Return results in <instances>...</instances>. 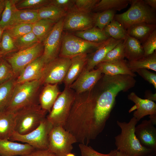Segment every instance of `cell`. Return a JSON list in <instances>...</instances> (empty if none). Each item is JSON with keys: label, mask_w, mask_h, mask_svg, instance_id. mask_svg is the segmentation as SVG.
I'll list each match as a JSON object with an SVG mask.
<instances>
[{"label": "cell", "mask_w": 156, "mask_h": 156, "mask_svg": "<svg viewBox=\"0 0 156 156\" xmlns=\"http://www.w3.org/2000/svg\"><path fill=\"white\" fill-rule=\"evenodd\" d=\"M97 97L95 86L90 91L76 94L64 127L77 142L88 145L102 132L96 116Z\"/></svg>", "instance_id": "1"}, {"label": "cell", "mask_w": 156, "mask_h": 156, "mask_svg": "<svg viewBox=\"0 0 156 156\" xmlns=\"http://www.w3.org/2000/svg\"><path fill=\"white\" fill-rule=\"evenodd\" d=\"M138 122L134 117L128 122L117 120L121 131L114 138L116 149L129 156H148L156 153L142 146L136 137L135 130Z\"/></svg>", "instance_id": "2"}, {"label": "cell", "mask_w": 156, "mask_h": 156, "mask_svg": "<svg viewBox=\"0 0 156 156\" xmlns=\"http://www.w3.org/2000/svg\"><path fill=\"white\" fill-rule=\"evenodd\" d=\"M43 85L40 79L16 84L5 110L15 113L23 109L40 104L39 96Z\"/></svg>", "instance_id": "3"}, {"label": "cell", "mask_w": 156, "mask_h": 156, "mask_svg": "<svg viewBox=\"0 0 156 156\" xmlns=\"http://www.w3.org/2000/svg\"><path fill=\"white\" fill-rule=\"evenodd\" d=\"M130 8L126 12L116 14L114 19L124 29L137 23H146L156 24L155 11L146 5L143 0H130Z\"/></svg>", "instance_id": "4"}, {"label": "cell", "mask_w": 156, "mask_h": 156, "mask_svg": "<svg viewBox=\"0 0 156 156\" xmlns=\"http://www.w3.org/2000/svg\"><path fill=\"white\" fill-rule=\"evenodd\" d=\"M47 112L39 104L23 109L15 113V132L24 135L31 131L45 119Z\"/></svg>", "instance_id": "5"}, {"label": "cell", "mask_w": 156, "mask_h": 156, "mask_svg": "<svg viewBox=\"0 0 156 156\" xmlns=\"http://www.w3.org/2000/svg\"><path fill=\"white\" fill-rule=\"evenodd\" d=\"M76 93L72 89L65 87L58 96L46 118L53 126L63 127L68 116Z\"/></svg>", "instance_id": "6"}, {"label": "cell", "mask_w": 156, "mask_h": 156, "mask_svg": "<svg viewBox=\"0 0 156 156\" xmlns=\"http://www.w3.org/2000/svg\"><path fill=\"white\" fill-rule=\"evenodd\" d=\"M77 142L75 137L63 127L54 126L49 134L48 149L57 156H66Z\"/></svg>", "instance_id": "7"}, {"label": "cell", "mask_w": 156, "mask_h": 156, "mask_svg": "<svg viewBox=\"0 0 156 156\" xmlns=\"http://www.w3.org/2000/svg\"><path fill=\"white\" fill-rule=\"evenodd\" d=\"M53 127L46 118L36 128L31 131L24 135L15 132L9 140L25 143L36 149H48L49 134Z\"/></svg>", "instance_id": "8"}, {"label": "cell", "mask_w": 156, "mask_h": 156, "mask_svg": "<svg viewBox=\"0 0 156 156\" xmlns=\"http://www.w3.org/2000/svg\"><path fill=\"white\" fill-rule=\"evenodd\" d=\"M104 42L94 43L87 41L69 33L63 35L59 57L71 58L95 51Z\"/></svg>", "instance_id": "9"}, {"label": "cell", "mask_w": 156, "mask_h": 156, "mask_svg": "<svg viewBox=\"0 0 156 156\" xmlns=\"http://www.w3.org/2000/svg\"><path fill=\"white\" fill-rule=\"evenodd\" d=\"M44 50L43 43L41 42L28 48L8 55L4 58L10 65L17 77L27 66L42 55Z\"/></svg>", "instance_id": "10"}, {"label": "cell", "mask_w": 156, "mask_h": 156, "mask_svg": "<svg viewBox=\"0 0 156 156\" xmlns=\"http://www.w3.org/2000/svg\"><path fill=\"white\" fill-rule=\"evenodd\" d=\"M71 62V58L58 57L45 64L40 79L42 84H58L63 81Z\"/></svg>", "instance_id": "11"}, {"label": "cell", "mask_w": 156, "mask_h": 156, "mask_svg": "<svg viewBox=\"0 0 156 156\" xmlns=\"http://www.w3.org/2000/svg\"><path fill=\"white\" fill-rule=\"evenodd\" d=\"M64 17L55 23L42 42L44 50L42 57L45 64L59 56L63 35Z\"/></svg>", "instance_id": "12"}, {"label": "cell", "mask_w": 156, "mask_h": 156, "mask_svg": "<svg viewBox=\"0 0 156 156\" xmlns=\"http://www.w3.org/2000/svg\"><path fill=\"white\" fill-rule=\"evenodd\" d=\"M94 26L93 13L73 9L68 12L64 17L63 30L77 32Z\"/></svg>", "instance_id": "13"}, {"label": "cell", "mask_w": 156, "mask_h": 156, "mask_svg": "<svg viewBox=\"0 0 156 156\" xmlns=\"http://www.w3.org/2000/svg\"><path fill=\"white\" fill-rule=\"evenodd\" d=\"M101 70L97 68L90 70L84 69L76 80L69 87L76 94L92 90L103 76Z\"/></svg>", "instance_id": "14"}, {"label": "cell", "mask_w": 156, "mask_h": 156, "mask_svg": "<svg viewBox=\"0 0 156 156\" xmlns=\"http://www.w3.org/2000/svg\"><path fill=\"white\" fill-rule=\"evenodd\" d=\"M150 120H145L136 125L135 132L141 144L156 152V128Z\"/></svg>", "instance_id": "15"}, {"label": "cell", "mask_w": 156, "mask_h": 156, "mask_svg": "<svg viewBox=\"0 0 156 156\" xmlns=\"http://www.w3.org/2000/svg\"><path fill=\"white\" fill-rule=\"evenodd\" d=\"M128 99L135 103L129 112L136 109L133 115L138 122L145 116L156 115V104L154 101L142 99L134 92H131L128 95Z\"/></svg>", "instance_id": "16"}, {"label": "cell", "mask_w": 156, "mask_h": 156, "mask_svg": "<svg viewBox=\"0 0 156 156\" xmlns=\"http://www.w3.org/2000/svg\"><path fill=\"white\" fill-rule=\"evenodd\" d=\"M45 64L42 56L27 66L20 73L16 79V84L40 79Z\"/></svg>", "instance_id": "17"}, {"label": "cell", "mask_w": 156, "mask_h": 156, "mask_svg": "<svg viewBox=\"0 0 156 156\" xmlns=\"http://www.w3.org/2000/svg\"><path fill=\"white\" fill-rule=\"evenodd\" d=\"M122 40H116L110 38L92 53L88 55L86 63L84 68L90 70L101 62L107 53Z\"/></svg>", "instance_id": "18"}, {"label": "cell", "mask_w": 156, "mask_h": 156, "mask_svg": "<svg viewBox=\"0 0 156 156\" xmlns=\"http://www.w3.org/2000/svg\"><path fill=\"white\" fill-rule=\"evenodd\" d=\"M96 66L103 75L109 76L127 75L134 77L136 74L129 68L128 61L125 59L112 62H101Z\"/></svg>", "instance_id": "19"}, {"label": "cell", "mask_w": 156, "mask_h": 156, "mask_svg": "<svg viewBox=\"0 0 156 156\" xmlns=\"http://www.w3.org/2000/svg\"><path fill=\"white\" fill-rule=\"evenodd\" d=\"M35 149L29 144L0 139V156H25Z\"/></svg>", "instance_id": "20"}, {"label": "cell", "mask_w": 156, "mask_h": 156, "mask_svg": "<svg viewBox=\"0 0 156 156\" xmlns=\"http://www.w3.org/2000/svg\"><path fill=\"white\" fill-rule=\"evenodd\" d=\"M88 56L84 53L71 58L70 64L63 81L65 87H69L80 75L86 66Z\"/></svg>", "instance_id": "21"}, {"label": "cell", "mask_w": 156, "mask_h": 156, "mask_svg": "<svg viewBox=\"0 0 156 156\" xmlns=\"http://www.w3.org/2000/svg\"><path fill=\"white\" fill-rule=\"evenodd\" d=\"M57 84H47L42 87L39 96V102L42 108L49 112L61 92Z\"/></svg>", "instance_id": "22"}, {"label": "cell", "mask_w": 156, "mask_h": 156, "mask_svg": "<svg viewBox=\"0 0 156 156\" xmlns=\"http://www.w3.org/2000/svg\"><path fill=\"white\" fill-rule=\"evenodd\" d=\"M15 114L5 110L0 112V139L9 140L15 132Z\"/></svg>", "instance_id": "23"}, {"label": "cell", "mask_w": 156, "mask_h": 156, "mask_svg": "<svg viewBox=\"0 0 156 156\" xmlns=\"http://www.w3.org/2000/svg\"><path fill=\"white\" fill-rule=\"evenodd\" d=\"M124 42L125 57L128 62L136 60L144 55L142 46L137 39L127 34Z\"/></svg>", "instance_id": "24"}, {"label": "cell", "mask_w": 156, "mask_h": 156, "mask_svg": "<svg viewBox=\"0 0 156 156\" xmlns=\"http://www.w3.org/2000/svg\"><path fill=\"white\" fill-rule=\"evenodd\" d=\"M156 29V24L141 23L133 24L126 30L127 35L137 39L142 44Z\"/></svg>", "instance_id": "25"}, {"label": "cell", "mask_w": 156, "mask_h": 156, "mask_svg": "<svg viewBox=\"0 0 156 156\" xmlns=\"http://www.w3.org/2000/svg\"><path fill=\"white\" fill-rule=\"evenodd\" d=\"M74 35L87 41L97 43L104 42L110 38L103 30L95 26L85 30L76 32Z\"/></svg>", "instance_id": "26"}, {"label": "cell", "mask_w": 156, "mask_h": 156, "mask_svg": "<svg viewBox=\"0 0 156 156\" xmlns=\"http://www.w3.org/2000/svg\"><path fill=\"white\" fill-rule=\"evenodd\" d=\"M38 20V10H18L16 9L14 12L8 27L21 23L33 24Z\"/></svg>", "instance_id": "27"}, {"label": "cell", "mask_w": 156, "mask_h": 156, "mask_svg": "<svg viewBox=\"0 0 156 156\" xmlns=\"http://www.w3.org/2000/svg\"><path fill=\"white\" fill-rule=\"evenodd\" d=\"M128 64L129 68L133 72L136 70L142 68L151 69L156 71V52L148 55H144L136 60L128 61Z\"/></svg>", "instance_id": "28"}, {"label": "cell", "mask_w": 156, "mask_h": 156, "mask_svg": "<svg viewBox=\"0 0 156 156\" xmlns=\"http://www.w3.org/2000/svg\"><path fill=\"white\" fill-rule=\"evenodd\" d=\"M56 23L47 19H41L33 24L32 32L40 42H43Z\"/></svg>", "instance_id": "29"}, {"label": "cell", "mask_w": 156, "mask_h": 156, "mask_svg": "<svg viewBox=\"0 0 156 156\" xmlns=\"http://www.w3.org/2000/svg\"><path fill=\"white\" fill-rule=\"evenodd\" d=\"M130 0H101L95 5L93 11L99 12L107 10L120 11L130 3Z\"/></svg>", "instance_id": "30"}, {"label": "cell", "mask_w": 156, "mask_h": 156, "mask_svg": "<svg viewBox=\"0 0 156 156\" xmlns=\"http://www.w3.org/2000/svg\"><path fill=\"white\" fill-rule=\"evenodd\" d=\"M67 13L63 10L49 4L38 10L39 20L47 19L56 23L64 17Z\"/></svg>", "instance_id": "31"}, {"label": "cell", "mask_w": 156, "mask_h": 156, "mask_svg": "<svg viewBox=\"0 0 156 156\" xmlns=\"http://www.w3.org/2000/svg\"><path fill=\"white\" fill-rule=\"evenodd\" d=\"M16 77L0 85V112L5 109L9 102L16 84Z\"/></svg>", "instance_id": "32"}, {"label": "cell", "mask_w": 156, "mask_h": 156, "mask_svg": "<svg viewBox=\"0 0 156 156\" xmlns=\"http://www.w3.org/2000/svg\"><path fill=\"white\" fill-rule=\"evenodd\" d=\"M103 30L109 37L116 40L125 39L127 34L126 30L120 23L114 19Z\"/></svg>", "instance_id": "33"}, {"label": "cell", "mask_w": 156, "mask_h": 156, "mask_svg": "<svg viewBox=\"0 0 156 156\" xmlns=\"http://www.w3.org/2000/svg\"><path fill=\"white\" fill-rule=\"evenodd\" d=\"M116 11L107 10L93 13L94 26L102 30L114 19Z\"/></svg>", "instance_id": "34"}, {"label": "cell", "mask_w": 156, "mask_h": 156, "mask_svg": "<svg viewBox=\"0 0 156 156\" xmlns=\"http://www.w3.org/2000/svg\"><path fill=\"white\" fill-rule=\"evenodd\" d=\"M19 0H6L5 6L0 20V26L5 29L10 26L14 11L16 4Z\"/></svg>", "instance_id": "35"}, {"label": "cell", "mask_w": 156, "mask_h": 156, "mask_svg": "<svg viewBox=\"0 0 156 156\" xmlns=\"http://www.w3.org/2000/svg\"><path fill=\"white\" fill-rule=\"evenodd\" d=\"M13 39L18 51L28 48L41 42L32 31Z\"/></svg>", "instance_id": "36"}, {"label": "cell", "mask_w": 156, "mask_h": 156, "mask_svg": "<svg viewBox=\"0 0 156 156\" xmlns=\"http://www.w3.org/2000/svg\"><path fill=\"white\" fill-rule=\"evenodd\" d=\"M51 0H19L16 4L18 10H38L49 5Z\"/></svg>", "instance_id": "37"}, {"label": "cell", "mask_w": 156, "mask_h": 156, "mask_svg": "<svg viewBox=\"0 0 156 156\" xmlns=\"http://www.w3.org/2000/svg\"><path fill=\"white\" fill-rule=\"evenodd\" d=\"M33 24L28 23H19L8 27L5 31L14 39L31 32Z\"/></svg>", "instance_id": "38"}, {"label": "cell", "mask_w": 156, "mask_h": 156, "mask_svg": "<svg viewBox=\"0 0 156 156\" xmlns=\"http://www.w3.org/2000/svg\"><path fill=\"white\" fill-rule=\"evenodd\" d=\"M0 49L1 54L4 57L18 51L15 45L13 38L5 31L0 43Z\"/></svg>", "instance_id": "39"}, {"label": "cell", "mask_w": 156, "mask_h": 156, "mask_svg": "<svg viewBox=\"0 0 156 156\" xmlns=\"http://www.w3.org/2000/svg\"><path fill=\"white\" fill-rule=\"evenodd\" d=\"M124 40L109 51L101 62L115 61L124 59Z\"/></svg>", "instance_id": "40"}, {"label": "cell", "mask_w": 156, "mask_h": 156, "mask_svg": "<svg viewBox=\"0 0 156 156\" xmlns=\"http://www.w3.org/2000/svg\"><path fill=\"white\" fill-rule=\"evenodd\" d=\"M15 77L12 67L4 58L0 64V85Z\"/></svg>", "instance_id": "41"}, {"label": "cell", "mask_w": 156, "mask_h": 156, "mask_svg": "<svg viewBox=\"0 0 156 156\" xmlns=\"http://www.w3.org/2000/svg\"><path fill=\"white\" fill-rule=\"evenodd\" d=\"M81 156H116L118 150H111L107 154L100 153L94 150L90 146L80 143L79 145Z\"/></svg>", "instance_id": "42"}, {"label": "cell", "mask_w": 156, "mask_h": 156, "mask_svg": "<svg viewBox=\"0 0 156 156\" xmlns=\"http://www.w3.org/2000/svg\"><path fill=\"white\" fill-rule=\"evenodd\" d=\"M99 0H75L74 9L77 11L90 13Z\"/></svg>", "instance_id": "43"}, {"label": "cell", "mask_w": 156, "mask_h": 156, "mask_svg": "<svg viewBox=\"0 0 156 156\" xmlns=\"http://www.w3.org/2000/svg\"><path fill=\"white\" fill-rule=\"evenodd\" d=\"M142 45L144 56L151 54L155 51L156 49V29L149 35Z\"/></svg>", "instance_id": "44"}, {"label": "cell", "mask_w": 156, "mask_h": 156, "mask_svg": "<svg viewBox=\"0 0 156 156\" xmlns=\"http://www.w3.org/2000/svg\"><path fill=\"white\" fill-rule=\"evenodd\" d=\"M75 0H51L49 5L63 10L67 12L74 9Z\"/></svg>", "instance_id": "45"}, {"label": "cell", "mask_w": 156, "mask_h": 156, "mask_svg": "<svg viewBox=\"0 0 156 156\" xmlns=\"http://www.w3.org/2000/svg\"><path fill=\"white\" fill-rule=\"evenodd\" d=\"M137 72L138 75L145 80L153 85L156 89V73L151 72L144 68L140 69L133 72Z\"/></svg>", "instance_id": "46"}, {"label": "cell", "mask_w": 156, "mask_h": 156, "mask_svg": "<svg viewBox=\"0 0 156 156\" xmlns=\"http://www.w3.org/2000/svg\"><path fill=\"white\" fill-rule=\"evenodd\" d=\"M25 156H57L48 149L40 150L35 149Z\"/></svg>", "instance_id": "47"}, {"label": "cell", "mask_w": 156, "mask_h": 156, "mask_svg": "<svg viewBox=\"0 0 156 156\" xmlns=\"http://www.w3.org/2000/svg\"><path fill=\"white\" fill-rule=\"evenodd\" d=\"M145 3L153 10L156 9V0H144Z\"/></svg>", "instance_id": "48"}, {"label": "cell", "mask_w": 156, "mask_h": 156, "mask_svg": "<svg viewBox=\"0 0 156 156\" xmlns=\"http://www.w3.org/2000/svg\"><path fill=\"white\" fill-rule=\"evenodd\" d=\"M145 99L154 101H156V94H152L150 92H146L145 96Z\"/></svg>", "instance_id": "49"}, {"label": "cell", "mask_w": 156, "mask_h": 156, "mask_svg": "<svg viewBox=\"0 0 156 156\" xmlns=\"http://www.w3.org/2000/svg\"><path fill=\"white\" fill-rule=\"evenodd\" d=\"M5 2L6 0H0V20L5 6Z\"/></svg>", "instance_id": "50"}, {"label": "cell", "mask_w": 156, "mask_h": 156, "mask_svg": "<svg viewBox=\"0 0 156 156\" xmlns=\"http://www.w3.org/2000/svg\"><path fill=\"white\" fill-rule=\"evenodd\" d=\"M116 156H129L125 153L120 151H117Z\"/></svg>", "instance_id": "51"}, {"label": "cell", "mask_w": 156, "mask_h": 156, "mask_svg": "<svg viewBox=\"0 0 156 156\" xmlns=\"http://www.w3.org/2000/svg\"><path fill=\"white\" fill-rule=\"evenodd\" d=\"M4 31L5 29L0 26V44L1 42L3 35Z\"/></svg>", "instance_id": "52"}, {"label": "cell", "mask_w": 156, "mask_h": 156, "mask_svg": "<svg viewBox=\"0 0 156 156\" xmlns=\"http://www.w3.org/2000/svg\"><path fill=\"white\" fill-rule=\"evenodd\" d=\"M4 58L3 55L2 54H0V64Z\"/></svg>", "instance_id": "53"}, {"label": "cell", "mask_w": 156, "mask_h": 156, "mask_svg": "<svg viewBox=\"0 0 156 156\" xmlns=\"http://www.w3.org/2000/svg\"><path fill=\"white\" fill-rule=\"evenodd\" d=\"M66 156H76L74 154L71 153H68Z\"/></svg>", "instance_id": "54"}, {"label": "cell", "mask_w": 156, "mask_h": 156, "mask_svg": "<svg viewBox=\"0 0 156 156\" xmlns=\"http://www.w3.org/2000/svg\"><path fill=\"white\" fill-rule=\"evenodd\" d=\"M148 156H156V153H154Z\"/></svg>", "instance_id": "55"}, {"label": "cell", "mask_w": 156, "mask_h": 156, "mask_svg": "<svg viewBox=\"0 0 156 156\" xmlns=\"http://www.w3.org/2000/svg\"><path fill=\"white\" fill-rule=\"evenodd\" d=\"M1 54V49H0V54Z\"/></svg>", "instance_id": "56"}]
</instances>
